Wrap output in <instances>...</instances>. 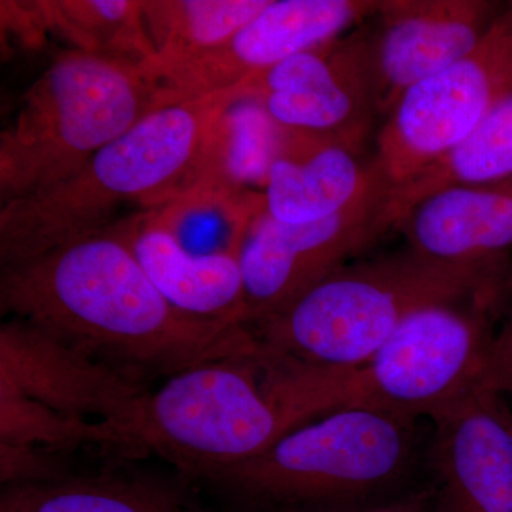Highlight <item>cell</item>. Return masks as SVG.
<instances>
[{
    "instance_id": "cell-18",
    "label": "cell",
    "mask_w": 512,
    "mask_h": 512,
    "mask_svg": "<svg viewBox=\"0 0 512 512\" xmlns=\"http://www.w3.org/2000/svg\"><path fill=\"white\" fill-rule=\"evenodd\" d=\"M191 481L140 473L72 476L55 483L2 487L0 512H217Z\"/></svg>"
},
{
    "instance_id": "cell-4",
    "label": "cell",
    "mask_w": 512,
    "mask_h": 512,
    "mask_svg": "<svg viewBox=\"0 0 512 512\" xmlns=\"http://www.w3.org/2000/svg\"><path fill=\"white\" fill-rule=\"evenodd\" d=\"M504 264L456 265L412 249L343 266L281 312L251 326L265 356L356 369L413 313L498 296Z\"/></svg>"
},
{
    "instance_id": "cell-8",
    "label": "cell",
    "mask_w": 512,
    "mask_h": 512,
    "mask_svg": "<svg viewBox=\"0 0 512 512\" xmlns=\"http://www.w3.org/2000/svg\"><path fill=\"white\" fill-rule=\"evenodd\" d=\"M510 93L512 2L470 55L414 84L384 119L373 161L389 190L466 140Z\"/></svg>"
},
{
    "instance_id": "cell-14",
    "label": "cell",
    "mask_w": 512,
    "mask_h": 512,
    "mask_svg": "<svg viewBox=\"0 0 512 512\" xmlns=\"http://www.w3.org/2000/svg\"><path fill=\"white\" fill-rule=\"evenodd\" d=\"M430 463L446 512H512V413L476 390L431 419Z\"/></svg>"
},
{
    "instance_id": "cell-28",
    "label": "cell",
    "mask_w": 512,
    "mask_h": 512,
    "mask_svg": "<svg viewBox=\"0 0 512 512\" xmlns=\"http://www.w3.org/2000/svg\"><path fill=\"white\" fill-rule=\"evenodd\" d=\"M335 512H446L439 497L436 500L426 493H409L389 500L376 501Z\"/></svg>"
},
{
    "instance_id": "cell-2",
    "label": "cell",
    "mask_w": 512,
    "mask_h": 512,
    "mask_svg": "<svg viewBox=\"0 0 512 512\" xmlns=\"http://www.w3.org/2000/svg\"><path fill=\"white\" fill-rule=\"evenodd\" d=\"M242 97L238 86L157 107L64 183L0 207V265L94 237L127 205L141 211L185 188L205 130Z\"/></svg>"
},
{
    "instance_id": "cell-21",
    "label": "cell",
    "mask_w": 512,
    "mask_h": 512,
    "mask_svg": "<svg viewBox=\"0 0 512 512\" xmlns=\"http://www.w3.org/2000/svg\"><path fill=\"white\" fill-rule=\"evenodd\" d=\"M262 212V192L211 187L188 188L174 200L143 210L151 224L164 229L191 254L237 256Z\"/></svg>"
},
{
    "instance_id": "cell-22",
    "label": "cell",
    "mask_w": 512,
    "mask_h": 512,
    "mask_svg": "<svg viewBox=\"0 0 512 512\" xmlns=\"http://www.w3.org/2000/svg\"><path fill=\"white\" fill-rule=\"evenodd\" d=\"M269 0H143L156 56L143 67L148 80L221 45Z\"/></svg>"
},
{
    "instance_id": "cell-27",
    "label": "cell",
    "mask_w": 512,
    "mask_h": 512,
    "mask_svg": "<svg viewBox=\"0 0 512 512\" xmlns=\"http://www.w3.org/2000/svg\"><path fill=\"white\" fill-rule=\"evenodd\" d=\"M2 30L6 36L12 35L18 45L30 49L39 47L50 32L42 2L2 3Z\"/></svg>"
},
{
    "instance_id": "cell-5",
    "label": "cell",
    "mask_w": 512,
    "mask_h": 512,
    "mask_svg": "<svg viewBox=\"0 0 512 512\" xmlns=\"http://www.w3.org/2000/svg\"><path fill=\"white\" fill-rule=\"evenodd\" d=\"M497 298L420 309L356 369L288 363L282 373L286 400L306 421L346 407L431 420L478 389Z\"/></svg>"
},
{
    "instance_id": "cell-6",
    "label": "cell",
    "mask_w": 512,
    "mask_h": 512,
    "mask_svg": "<svg viewBox=\"0 0 512 512\" xmlns=\"http://www.w3.org/2000/svg\"><path fill=\"white\" fill-rule=\"evenodd\" d=\"M158 107L140 67L70 50L57 57L0 136V204L50 190Z\"/></svg>"
},
{
    "instance_id": "cell-12",
    "label": "cell",
    "mask_w": 512,
    "mask_h": 512,
    "mask_svg": "<svg viewBox=\"0 0 512 512\" xmlns=\"http://www.w3.org/2000/svg\"><path fill=\"white\" fill-rule=\"evenodd\" d=\"M0 384L57 412L107 421L123 437L148 390L137 377L18 318L0 325Z\"/></svg>"
},
{
    "instance_id": "cell-1",
    "label": "cell",
    "mask_w": 512,
    "mask_h": 512,
    "mask_svg": "<svg viewBox=\"0 0 512 512\" xmlns=\"http://www.w3.org/2000/svg\"><path fill=\"white\" fill-rule=\"evenodd\" d=\"M0 311L144 382L192 366L259 352L251 326L188 318L110 232L3 266Z\"/></svg>"
},
{
    "instance_id": "cell-13",
    "label": "cell",
    "mask_w": 512,
    "mask_h": 512,
    "mask_svg": "<svg viewBox=\"0 0 512 512\" xmlns=\"http://www.w3.org/2000/svg\"><path fill=\"white\" fill-rule=\"evenodd\" d=\"M505 6L490 0H380L370 30L377 116L414 84L470 55Z\"/></svg>"
},
{
    "instance_id": "cell-24",
    "label": "cell",
    "mask_w": 512,
    "mask_h": 512,
    "mask_svg": "<svg viewBox=\"0 0 512 512\" xmlns=\"http://www.w3.org/2000/svg\"><path fill=\"white\" fill-rule=\"evenodd\" d=\"M0 441L60 453L90 446L127 450L123 434L113 424L57 412L6 384H0Z\"/></svg>"
},
{
    "instance_id": "cell-9",
    "label": "cell",
    "mask_w": 512,
    "mask_h": 512,
    "mask_svg": "<svg viewBox=\"0 0 512 512\" xmlns=\"http://www.w3.org/2000/svg\"><path fill=\"white\" fill-rule=\"evenodd\" d=\"M272 119L360 153L377 116L370 29L289 57L241 84Z\"/></svg>"
},
{
    "instance_id": "cell-25",
    "label": "cell",
    "mask_w": 512,
    "mask_h": 512,
    "mask_svg": "<svg viewBox=\"0 0 512 512\" xmlns=\"http://www.w3.org/2000/svg\"><path fill=\"white\" fill-rule=\"evenodd\" d=\"M60 451L0 441V483L32 485L55 483L76 476Z\"/></svg>"
},
{
    "instance_id": "cell-15",
    "label": "cell",
    "mask_w": 512,
    "mask_h": 512,
    "mask_svg": "<svg viewBox=\"0 0 512 512\" xmlns=\"http://www.w3.org/2000/svg\"><path fill=\"white\" fill-rule=\"evenodd\" d=\"M107 232L133 251L158 292L178 312L204 322L249 326L237 255L191 254L151 224L143 211L121 218Z\"/></svg>"
},
{
    "instance_id": "cell-10",
    "label": "cell",
    "mask_w": 512,
    "mask_h": 512,
    "mask_svg": "<svg viewBox=\"0 0 512 512\" xmlns=\"http://www.w3.org/2000/svg\"><path fill=\"white\" fill-rule=\"evenodd\" d=\"M389 185L377 184L328 220L291 225L262 212L239 251L248 325L269 318L386 234L382 211Z\"/></svg>"
},
{
    "instance_id": "cell-11",
    "label": "cell",
    "mask_w": 512,
    "mask_h": 512,
    "mask_svg": "<svg viewBox=\"0 0 512 512\" xmlns=\"http://www.w3.org/2000/svg\"><path fill=\"white\" fill-rule=\"evenodd\" d=\"M380 0H269L228 40L151 79L160 106L238 86L373 18Z\"/></svg>"
},
{
    "instance_id": "cell-3",
    "label": "cell",
    "mask_w": 512,
    "mask_h": 512,
    "mask_svg": "<svg viewBox=\"0 0 512 512\" xmlns=\"http://www.w3.org/2000/svg\"><path fill=\"white\" fill-rule=\"evenodd\" d=\"M417 420L346 407L198 484L229 512H335L414 493L410 481L430 454Z\"/></svg>"
},
{
    "instance_id": "cell-19",
    "label": "cell",
    "mask_w": 512,
    "mask_h": 512,
    "mask_svg": "<svg viewBox=\"0 0 512 512\" xmlns=\"http://www.w3.org/2000/svg\"><path fill=\"white\" fill-rule=\"evenodd\" d=\"M289 133L272 119L261 101L239 97L205 130L183 191L211 187L264 194L272 165L284 151Z\"/></svg>"
},
{
    "instance_id": "cell-17",
    "label": "cell",
    "mask_w": 512,
    "mask_h": 512,
    "mask_svg": "<svg viewBox=\"0 0 512 512\" xmlns=\"http://www.w3.org/2000/svg\"><path fill=\"white\" fill-rule=\"evenodd\" d=\"M399 229L412 251L434 261L503 262L512 247V178L437 192L420 202Z\"/></svg>"
},
{
    "instance_id": "cell-16",
    "label": "cell",
    "mask_w": 512,
    "mask_h": 512,
    "mask_svg": "<svg viewBox=\"0 0 512 512\" xmlns=\"http://www.w3.org/2000/svg\"><path fill=\"white\" fill-rule=\"evenodd\" d=\"M289 131L264 191L265 212L272 220L291 225L325 221L386 183L375 161L363 163L360 153L345 144Z\"/></svg>"
},
{
    "instance_id": "cell-7",
    "label": "cell",
    "mask_w": 512,
    "mask_h": 512,
    "mask_svg": "<svg viewBox=\"0 0 512 512\" xmlns=\"http://www.w3.org/2000/svg\"><path fill=\"white\" fill-rule=\"evenodd\" d=\"M258 355L201 363L147 390L124 429L127 450L157 454L198 484L271 447L293 426L262 382Z\"/></svg>"
},
{
    "instance_id": "cell-23",
    "label": "cell",
    "mask_w": 512,
    "mask_h": 512,
    "mask_svg": "<svg viewBox=\"0 0 512 512\" xmlns=\"http://www.w3.org/2000/svg\"><path fill=\"white\" fill-rule=\"evenodd\" d=\"M50 32L74 50L143 69L156 56L143 0H40Z\"/></svg>"
},
{
    "instance_id": "cell-26",
    "label": "cell",
    "mask_w": 512,
    "mask_h": 512,
    "mask_svg": "<svg viewBox=\"0 0 512 512\" xmlns=\"http://www.w3.org/2000/svg\"><path fill=\"white\" fill-rule=\"evenodd\" d=\"M477 390L500 396L512 394V309L504 325L491 338Z\"/></svg>"
},
{
    "instance_id": "cell-20",
    "label": "cell",
    "mask_w": 512,
    "mask_h": 512,
    "mask_svg": "<svg viewBox=\"0 0 512 512\" xmlns=\"http://www.w3.org/2000/svg\"><path fill=\"white\" fill-rule=\"evenodd\" d=\"M511 178L512 93L446 156L429 165L409 183L387 191L382 211L384 231L399 229L420 202L437 192L467 185L500 183Z\"/></svg>"
}]
</instances>
